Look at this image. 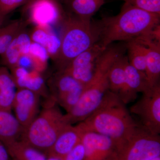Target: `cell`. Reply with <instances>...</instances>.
Wrapping results in <instances>:
<instances>
[{
  "label": "cell",
  "instance_id": "obj_1",
  "mask_svg": "<svg viewBox=\"0 0 160 160\" xmlns=\"http://www.w3.org/2000/svg\"><path fill=\"white\" fill-rule=\"evenodd\" d=\"M78 125L84 130L113 140L117 149L140 127L116 95L108 90L102 102L91 114Z\"/></svg>",
  "mask_w": 160,
  "mask_h": 160
},
{
  "label": "cell",
  "instance_id": "obj_2",
  "mask_svg": "<svg viewBox=\"0 0 160 160\" xmlns=\"http://www.w3.org/2000/svg\"><path fill=\"white\" fill-rule=\"evenodd\" d=\"M160 15L124 3L119 13L97 21L99 30L98 42L105 48L115 42L134 39L160 24Z\"/></svg>",
  "mask_w": 160,
  "mask_h": 160
},
{
  "label": "cell",
  "instance_id": "obj_3",
  "mask_svg": "<svg viewBox=\"0 0 160 160\" xmlns=\"http://www.w3.org/2000/svg\"><path fill=\"white\" fill-rule=\"evenodd\" d=\"M126 42L112 44L106 48L98 60L93 77L84 88L77 104L66 114L69 125L81 122L91 114L102 102L109 90L108 74L112 64L120 55L126 52Z\"/></svg>",
  "mask_w": 160,
  "mask_h": 160
},
{
  "label": "cell",
  "instance_id": "obj_4",
  "mask_svg": "<svg viewBox=\"0 0 160 160\" xmlns=\"http://www.w3.org/2000/svg\"><path fill=\"white\" fill-rule=\"evenodd\" d=\"M59 52L54 61L57 71H62L70 62L98 42L99 30L96 21H86L66 12L62 23Z\"/></svg>",
  "mask_w": 160,
  "mask_h": 160
},
{
  "label": "cell",
  "instance_id": "obj_5",
  "mask_svg": "<svg viewBox=\"0 0 160 160\" xmlns=\"http://www.w3.org/2000/svg\"><path fill=\"white\" fill-rule=\"evenodd\" d=\"M57 104L51 96L42 110L24 130L20 138L46 155L61 132L69 125Z\"/></svg>",
  "mask_w": 160,
  "mask_h": 160
},
{
  "label": "cell",
  "instance_id": "obj_6",
  "mask_svg": "<svg viewBox=\"0 0 160 160\" xmlns=\"http://www.w3.org/2000/svg\"><path fill=\"white\" fill-rule=\"evenodd\" d=\"M160 156L159 135L140 126L117 149L112 160H152Z\"/></svg>",
  "mask_w": 160,
  "mask_h": 160
},
{
  "label": "cell",
  "instance_id": "obj_7",
  "mask_svg": "<svg viewBox=\"0 0 160 160\" xmlns=\"http://www.w3.org/2000/svg\"><path fill=\"white\" fill-rule=\"evenodd\" d=\"M130 112L136 116L142 128L152 134L160 133V84L142 93L132 106Z\"/></svg>",
  "mask_w": 160,
  "mask_h": 160
},
{
  "label": "cell",
  "instance_id": "obj_8",
  "mask_svg": "<svg viewBox=\"0 0 160 160\" xmlns=\"http://www.w3.org/2000/svg\"><path fill=\"white\" fill-rule=\"evenodd\" d=\"M51 96L59 104L69 112L79 100L84 87L69 74L57 71L49 80Z\"/></svg>",
  "mask_w": 160,
  "mask_h": 160
},
{
  "label": "cell",
  "instance_id": "obj_9",
  "mask_svg": "<svg viewBox=\"0 0 160 160\" xmlns=\"http://www.w3.org/2000/svg\"><path fill=\"white\" fill-rule=\"evenodd\" d=\"M106 48L99 43H95L72 60L62 71L73 78L85 88L93 77L98 60Z\"/></svg>",
  "mask_w": 160,
  "mask_h": 160
},
{
  "label": "cell",
  "instance_id": "obj_10",
  "mask_svg": "<svg viewBox=\"0 0 160 160\" xmlns=\"http://www.w3.org/2000/svg\"><path fill=\"white\" fill-rule=\"evenodd\" d=\"M22 11L28 15V23L44 27L61 24L66 15L62 5L57 0H37Z\"/></svg>",
  "mask_w": 160,
  "mask_h": 160
},
{
  "label": "cell",
  "instance_id": "obj_11",
  "mask_svg": "<svg viewBox=\"0 0 160 160\" xmlns=\"http://www.w3.org/2000/svg\"><path fill=\"white\" fill-rule=\"evenodd\" d=\"M40 96L26 88L17 89L12 109L15 116L23 129L29 126L38 114Z\"/></svg>",
  "mask_w": 160,
  "mask_h": 160
},
{
  "label": "cell",
  "instance_id": "obj_12",
  "mask_svg": "<svg viewBox=\"0 0 160 160\" xmlns=\"http://www.w3.org/2000/svg\"><path fill=\"white\" fill-rule=\"evenodd\" d=\"M146 74L141 72L129 62L126 67V80L119 98L125 104L133 102L138 92H143L150 89Z\"/></svg>",
  "mask_w": 160,
  "mask_h": 160
},
{
  "label": "cell",
  "instance_id": "obj_13",
  "mask_svg": "<svg viewBox=\"0 0 160 160\" xmlns=\"http://www.w3.org/2000/svg\"><path fill=\"white\" fill-rule=\"evenodd\" d=\"M82 131L79 126L68 125L61 132L47 153V156L63 159L81 142Z\"/></svg>",
  "mask_w": 160,
  "mask_h": 160
},
{
  "label": "cell",
  "instance_id": "obj_14",
  "mask_svg": "<svg viewBox=\"0 0 160 160\" xmlns=\"http://www.w3.org/2000/svg\"><path fill=\"white\" fill-rule=\"evenodd\" d=\"M106 3V0H62L61 2L66 12L86 21H92V16Z\"/></svg>",
  "mask_w": 160,
  "mask_h": 160
},
{
  "label": "cell",
  "instance_id": "obj_15",
  "mask_svg": "<svg viewBox=\"0 0 160 160\" xmlns=\"http://www.w3.org/2000/svg\"><path fill=\"white\" fill-rule=\"evenodd\" d=\"M146 48V74L150 88L160 83V43L146 41L140 43Z\"/></svg>",
  "mask_w": 160,
  "mask_h": 160
},
{
  "label": "cell",
  "instance_id": "obj_16",
  "mask_svg": "<svg viewBox=\"0 0 160 160\" xmlns=\"http://www.w3.org/2000/svg\"><path fill=\"white\" fill-rule=\"evenodd\" d=\"M24 129L11 111L0 108V142L6 145L19 139Z\"/></svg>",
  "mask_w": 160,
  "mask_h": 160
},
{
  "label": "cell",
  "instance_id": "obj_17",
  "mask_svg": "<svg viewBox=\"0 0 160 160\" xmlns=\"http://www.w3.org/2000/svg\"><path fill=\"white\" fill-rule=\"evenodd\" d=\"M125 53L120 55L114 60L108 74L109 90L118 97L125 85L126 67L129 62Z\"/></svg>",
  "mask_w": 160,
  "mask_h": 160
},
{
  "label": "cell",
  "instance_id": "obj_18",
  "mask_svg": "<svg viewBox=\"0 0 160 160\" xmlns=\"http://www.w3.org/2000/svg\"><path fill=\"white\" fill-rule=\"evenodd\" d=\"M9 156L14 160H46L47 156L21 139L5 145Z\"/></svg>",
  "mask_w": 160,
  "mask_h": 160
},
{
  "label": "cell",
  "instance_id": "obj_19",
  "mask_svg": "<svg viewBox=\"0 0 160 160\" xmlns=\"http://www.w3.org/2000/svg\"><path fill=\"white\" fill-rule=\"evenodd\" d=\"M17 89L9 69L0 65V108L11 111Z\"/></svg>",
  "mask_w": 160,
  "mask_h": 160
},
{
  "label": "cell",
  "instance_id": "obj_20",
  "mask_svg": "<svg viewBox=\"0 0 160 160\" xmlns=\"http://www.w3.org/2000/svg\"><path fill=\"white\" fill-rule=\"evenodd\" d=\"M126 43V52L129 63L139 71L146 74V47L135 39Z\"/></svg>",
  "mask_w": 160,
  "mask_h": 160
},
{
  "label": "cell",
  "instance_id": "obj_21",
  "mask_svg": "<svg viewBox=\"0 0 160 160\" xmlns=\"http://www.w3.org/2000/svg\"><path fill=\"white\" fill-rule=\"evenodd\" d=\"M26 20H17L0 28V55L7 49L19 32L28 25Z\"/></svg>",
  "mask_w": 160,
  "mask_h": 160
},
{
  "label": "cell",
  "instance_id": "obj_22",
  "mask_svg": "<svg viewBox=\"0 0 160 160\" xmlns=\"http://www.w3.org/2000/svg\"><path fill=\"white\" fill-rule=\"evenodd\" d=\"M17 89L26 88L41 95H46V85L44 79L39 72L32 70L25 77L16 82Z\"/></svg>",
  "mask_w": 160,
  "mask_h": 160
},
{
  "label": "cell",
  "instance_id": "obj_23",
  "mask_svg": "<svg viewBox=\"0 0 160 160\" xmlns=\"http://www.w3.org/2000/svg\"><path fill=\"white\" fill-rule=\"evenodd\" d=\"M29 54L32 59L33 70L41 73L46 69L49 57L44 46L32 42L29 48Z\"/></svg>",
  "mask_w": 160,
  "mask_h": 160
},
{
  "label": "cell",
  "instance_id": "obj_24",
  "mask_svg": "<svg viewBox=\"0 0 160 160\" xmlns=\"http://www.w3.org/2000/svg\"><path fill=\"white\" fill-rule=\"evenodd\" d=\"M21 55V52L14 38L5 52L0 55L1 65L10 70L18 66Z\"/></svg>",
  "mask_w": 160,
  "mask_h": 160
},
{
  "label": "cell",
  "instance_id": "obj_25",
  "mask_svg": "<svg viewBox=\"0 0 160 160\" xmlns=\"http://www.w3.org/2000/svg\"><path fill=\"white\" fill-rule=\"evenodd\" d=\"M124 3L147 12L160 15V0H123Z\"/></svg>",
  "mask_w": 160,
  "mask_h": 160
},
{
  "label": "cell",
  "instance_id": "obj_26",
  "mask_svg": "<svg viewBox=\"0 0 160 160\" xmlns=\"http://www.w3.org/2000/svg\"><path fill=\"white\" fill-rule=\"evenodd\" d=\"M49 27L36 26L30 33L32 42L40 44L45 47L51 32Z\"/></svg>",
  "mask_w": 160,
  "mask_h": 160
},
{
  "label": "cell",
  "instance_id": "obj_27",
  "mask_svg": "<svg viewBox=\"0 0 160 160\" xmlns=\"http://www.w3.org/2000/svg\"><path fill=\"white\" fill-rule=\"evenodd\" d=\"M26 0H0V17L5 19L6 17L19 7H22Z\"/></svg>",
  "mask_w": 160,
  "mask_h": 160
},
{
  "label": "cell",
  "instance_id": "obj_28",
  "mask_svg": "<svg viewBox=\"0 0 160 160\" xmlns=\"http://www.w3.org/2000/svg\"><path fill=\"white\" fill-rule=\"evenodd\" d=\"M61 45L60 38L54 32H51L49 39L45 48L47 50L49 57L51 58L53 61L57 57L59 52Z\"/></svg>",
  "mask_w": 160,
  "mask_h": 160
},
{
  "label": "cell",
  "instance_id": "obj_29",
  "mask_svg": "<svg viewBox=\"0 0 160 160\" xmlns=\"http://www.w3.org/2000/svg\"><path fill=\"white\" fill-rule=\"evenodd\" d=\"M26 27L22 29L15 38L21 54H29V48L32 42L30 34L26 31Z\"/></svg>",
  "mask_w": 160,
  "mask_h": 160
},
{
  "label": "cell",
  "instance_id": "obj_30",
  "mask_svg": "<svg viewBox=\"0 0 160 160\" xmlns=\"http://www.w3.org/2000/svg\"><path fill=\"white\" fill-rule=\"evenodd\" d=\"M84 152V146L81 142L63 158V160H83Z\"/></svg>",
  "mask_w": 160,
  "mask_h": 160
},
{
  "label": "cell",
  "instance_id": "obj_31",
  "mask_svg": "<svg viewBox=\"0 0 160 160\" xmlns=\"http://www.w3.org/2000/svg\"><path fill=\"white\" fill-rule=\"evenodd\" d=\"M18 66L28 69V68H33L32 59L29 54H21L18 62Z\"/></svg>",
  "mask_w": 160,
  "mask_h": 160
},
{
  "label": "cell",
  "instance_id": "obj_32",
  "mask_svg": "<svg viewBox=\"0 0 160 160\" xmlns=\"http://www.w3.org/2000/svg\"><path fill=\"white\" fill-rule=\"evenodd\" d=\"M9 157L10 156L6 146L0 142V160H9Z\"/></svg>",
  "mask_w": 160,
  "mask_h": 160
},
{
  "label": "cell",
  "instance_id": "obj_33",
  "mask_svg": "<svg viewBox=\"0 0 160 160\" xmlns=\"http://www.w3.org/2000/svg\"><path fill=\"white\" fill-rule=\"evenodd\" d=\"M36 1H37V0H26V2L25 5L22 7V9H26V8H27L30 4ZM57 1H59V2H60L61 3V2H62V0H57Z\"/></svg>",
  "mask_w": 160,
  "mask_h": 160
},
{
  "label": "cell",
  "instance_id": "obj_34",
  "mask_svg": "<svg viewBox=\"0 0 160 160\" xmlns=\"http://www.w3.org/2000/svg\"><path fill=\"white\" fill-rule=\"evenodd\" d=\"M46 160H63V159L56 157L47 156V158Z\"/></svg>",
  "mask_w": 160,
  "mask_h": 160
},
{
  "label": "cell",
  "instance_id": "obj_35",
  "mask_svg": "<svg viewBox=\"0 0 160 160\" xmlns=\"http://www.w3.org/2000/svg\"><path fill=\"white\" fill-rule=\"evenodd\" d=\"M5 20V19H4L0 17V28H1L3 24L4 23Z\"/></svg>",
  "mask_w": 160,
  "mask_h": 160
},
{
  "label": "cell",
  "instance_id": "obj_36",
  "mask_svg": "<svg viewBox=\"0 0 160 160\" xmlns=\"http://www.w3.org/2000/svg\"><path fill=\"white\" fill-rule=\"evenodd\" d=\"M152 160H160V156L158 157L157 158H155L153 159Z\"/></svg>",
  "mask_w": 160,
  "mask_h": 160
}]
</instances>
